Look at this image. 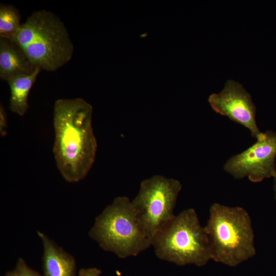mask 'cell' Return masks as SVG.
<instances>
[{"mask_svg":"<svg viewBox=\"0 0 276 276\" xmlns=\"http://www.w3.org/2000/svg\"><path fill=\"white\" fill-rule=\"evenodd\" d=\"M102 271L96 267L83 268L78 273L79 276H101Z\"/></svg>","mask_w":276,"mask_h":276,"instance_id":"15","label":"cell"},{"mask_svg":"<svg viewBox=\"0 0 276 276\" xmlns=\"http://www.w3.org/2000/svg\"><path fill=\"white\" fill-rule=\"evenodd\" d=\"M181 189L178 180L159 174L141 182L131 203L142 228L151 241L175 216L173 211Z\"/></svg>","mask_w":276,"mask_h":276,"instance_id":"6","label":"cell"},{"mask_svg":"<svg viewBox=\"0 0 276 276\" xmlns=\"http://www.w3.org/2000/svg\"><path fill=\"white\" fill-rule=\"evenodd\" d=\"M276 132H262L252 145L228 158L224 170L235 179L259 182L276 175Z\"/></svg>","mask_w":276,"mask_h":276,"instance_id":"7","label":"cell"},{"mask_svg":"<svg viewBox=\"0 0 276 276\" xmlns=\"http://www.w3.org/2000/svg\"><path fill=\"white\" fill-rule=\"evenodd\" d=\"M88 236L120 259L136 256L151 246L131 200L125 196L116 197L96 218Z\"/></svg>","mask_w":276,"mask_h":276,"instance_id":"4","label":"cell"},{"mask_svg":"<svg viewBox=\"0 0 276 276\" xmlns=\"http://www.w3.org/2000/svg\"><path fill=\"white\" fill-rule=\"evenodd\" d=\"M8 122L7 112L2 104L0 105V135L5 136L8 133Z\"/></svg>","mask_w":276,"mask_h":276,"instance_id":"14","label":"cell"},{"mask_svg":"<svg viewBox=\"0 0 276 276\" xmlns=\"http://www.w3.org/2000/svg\"><path fill=\"white\" fill-rule=\"evenodd\" d=\"M3 276H43L35 270L30 268L25 260L19 258L15 267L7 271Z\"/></svg>","mask_w":276,"mask_h":276,"instance_id":"13","label":"cell"},{"mask_svg":"<svg viewBox=\"0 0 276 276\" xmlns=\"http://www.w3.org/2000/svg\"><path fill=\"white\" fill-rule=\"evenodd\" d=\"M273 178H274V180H273V189L274 191V198L276 200V175Z\"/></svg>","mask_w":276,"mask_h":276,"instance_id":"16","label":"cell"},{"mask_svg":"<svg viewBox=\"0 0 276 276\" xmlns=\"http://www.w3.org/2000/svg\"><path fill=\"white\" fill-rule=\"evenodd\" d=\"M92 106L80 98L59 99L54 105L53 153L63 178L76 183L85 178L95 163L97 141Z\"/></svg>","mask_w":276,"mask_h":276,"instance_id":"1","label":"cell"},{"mask_svg":"<svg viewBox=\"0 0 276 276\" xmlns=\"http://www.w3.org/2000/svg\"><path fill=\"white\" fill-rule=\"evenodd\" d=\"M41 70L36 67L31 73L17 75L7 81L10 92L9 107L12 113L20 117L26 114L29 93Z\"/></svg>","mask_w":276,"mask_h":276,"instance_id":"11","label":"cell"},{"mask_svg":"<svg viewBox=\"0 0 276 276\" xmlns=\"http://www.w3.org/2000/svg\"><path fill=\"white\" fill-rule=\"evenodd\" d=\"M10 39L34 67L47 72H55L67 64L74 51L63 21L53 12L44 9L32 13Z\"/></svg>","mask_w":276,"mask_h":276,"instance_id":"2","label":"cell"},{"mask_svg":"<svg viewBox=\"0 0 276 276\" xmlns=\"http://www.w3.org/2000/svg\"><path fill=\"white\" fill-rule=\"evenodd\" d=\"M208 101L215 112L246 128L252 137L257 140L262 134L256 123V107L251 95L238 82L227 80L223 89L210 95Z\"/></svg>","mask_w":276,"mask_h":276,"instance_id":"8","label":"cell"},{"mask_svg":"<svg viewBox=\"0 0 276 276\" xmlns=\"http://www.w3.org/2000/svg\"><path fill=\"white\" fill-rule=\"evenodd\" d=\"M151 246L158 259L178 266L202 267L212 260L207 234L193 208L175 215L154 236Z\"/></svg>","mask_w":276,"mask_h":276,"instance_id":"5","label":"cell"},{"mask_svg":"<svg viewBox=\"0 0 276 276\" xmlns=\"http://www.w3.org/2000/svg\"><path fill=\"white\" fill-rule=\"evenodd\" d=\"M36 67L12 40L0 38V78L7 81L17 75L30 74Z\"/></svg>","mask_w":276,"mask_h":276,"instance_id":"10","label":"cell"},{"mask_svg":"<svg viewBox=\"0 0 276 276\" xmlns=\"http://www.w3.org/2000/svg\"><path fill=\"white\" fill-rule=\"evenodd\" d=\"M204 227L212 260L234 267L256 254L251 220L243 208L213 203Z\"/></svg>","mask_w":276,"mask_h":276,"instance_id":"3","label":"cell"},{"mask_svg":"<svg viewBox=\"0 0 276 276\" xmlns=\"http://www.w3.org/2000/svg\"><path fill=\"white\" fill-rule=\"evenodd\" d=\"M43 247V276H76V262L74 257L64 250L43 233L37 231Z\"/></svg>","mask_w":276,"mask_h":276,"instance_id":"9","label":"cell"},{"mask_svg":"<svg viewBox=\"0 0 276 276\" xmlns=\"http://www.w3.org/2000/svg\"><path fill=\"white\" fill-rule=\"evenodd\" d=\"M22 23L19 10L10 4L0 5V38L11 39L19 31Z\"/></svg>","mask_w":276,"mask_h":276,"instance_id":"12","label":"cell"}]
</instances>
